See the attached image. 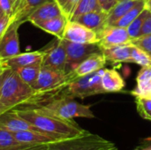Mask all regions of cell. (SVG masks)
<instances>
[{"instance_id":"cell-3","label":"cell","mask_w":151,"mask_h":150,"mask_svg":"<svg viewBox=\"0 0 151 150\" xmlns=\"http://www.w3.org/2000/svg\"><path fill=\"white\" fill-rule=\"evenodd\" d=\"M35 94V91L11 69L0 95V115L26 105L34 97Z\"/></svg>"},{"instance_id":"cell-35","label":"cell","mask_w":151,"mask_h":150,"mask_svg":"<svg viewBox=\"0 0 151 150\" xmlns=\"http://www.w3.org/2000/svg\"><path fill=\"white\" fill-rule=\"evenodd\" d=\"M151 34V14L145 19L142 27L141 29L140 34L139 36H144V35H148ZM138 36V37H139Z\"/></svg>"},{"instance_id":"cell-30","label":"cell","mask_w":151,"mask_h":150,"mask_svg":"<svg viewBox=\"0 0 151 150\" xmlns=\"http://www.w3.org/2000/svg\"><path fill=\"white\" fill-rule=\"evenodd\" d=\"M17 144L19 143L16 141L14 134L4 129V127L0 126V148L10 147Z\"/></svg>"},{"instance_id":"cell-14","label":"cell","mask_w":151,"mask_h":150,"mask_svg":"<svg viewBox=\"0 0 151 150\" xmlns=\"http://www.w3.org/2000/svg\"><path fill=\"white\" fill-rule=\"evenodd\" d=\"M19 143H26L31 145H49L50 143L61 141L56 136L44 133L41 130H28L13 133Z\"/></svg>"},{"instance_id":"cell-7","label":"cell","mask_w":151,"mask_h":150,"mask_svg":"<svg viewBox=\"0 0 151 150\" xmlns=\"http://www.w3.org/2000/svg\"><path fill=\"white\" fill-rule=\"evenodd\" d=\"M71 81L67 73L54 68L42 66L33 89L35 92H48Z\"/></svg>"},{"instance_id":"cell-15","label":"cell","mask_w":151,"mask_h":150,"mask_svg":"<svg viewBox=\"0 0 151 150\" xmlns=\"http://www.w3.org/2000/svg\"><path fill=\"white\" fill-rule=\"evenodd\" d=\"M0 126L12 133L28 130H39L19 116L14 110L6 111L0 115Z\"/></svg>"},{"instance_id":"cell-6","label":"cell","mask_w":151,"mask_h":150,"mask_svg":"<svg viewBox=\"0 0 151 150\" xmlns=\"http://www.w3.org/2000/svg\"><path fill=\"white\" fill-rule=\"evenodd\" d=\"M59 40L65 47L67 55L65 73L70 72L90 55L102 51L98 43H76L65 39Z\"/></svg>"},{"instance_id":"cell-44","label":"cell","mask_w":151,"mask_h":150,"mask_svg":"<svg viewBox=\"0 0 151 150\" xmlns=\"http://www.w3.org/2000/svg\"><path fill=\"white\" fill-rule=\"evenodd\" d=\"M4 14V11H2V9H1V7H0V16H2Z\"/></svg>"},{"instance_id":"cell-36","label":"cell","mask_w":151,"mask_h":150,"mask_svg":"<svg viewBox=\"0 0 151 150\" xmlns=\"http://www.w3.org/2000/svg\"><path fill=\"white\" fill-rule=\"evenodd\" d=\"M10 71H11V69H9V68L0 66V95H1V92H2V88H3L4 80H5L6 77L8 76Z\"/></svg>"},{"instance_id":"cell-34","label":"cell","mask_w":151,"mask_h":150,"mask_svg":"<svg viewBox=\"0 0 151 150\" xmlns=\"http://www.w3.org/2000/svg\"><path fill=\"white\" fill-rule=\"evenodd\" d=\"M97 2L100 4L103 11L109 12L112 9V7L117 4L118 1L117 0H97Z\"/></svg>"},{"instance_id":"cell-2","label":"cell","mask_w":151,"mask_h":150,"mask_svg":"<svg viewBox=\"0 0 151 150\" xmlns=\"http://www.w3.org/2000/svg\"><path fill=\"white\" fill-rule=\"evenodd\" d=\"M14 111L37 129L59 139L75 137L88 133V131L81 128L73 119H64L34 107L21 106L14 109Z\"/></svg>"},{"instance_id":"cell-5","label":"cell","mask_w":151,"mask_h":150,"mask_svg":"<svg viewBox=\"0 0 151 150\" xmlns=\"http://www.w3.org/2000/svg\"><path fill=\"white\" fill-rule=\"evenodd\" d=\"M116 146L113 142L91 133L63 139L48 145L47 150H108Z\"/></svg>"},{"instance_id":"cell-10","label":"cell","mask_w":151,"mask_h":150,"mask_svg":"<svg viewBox=\"0 0 151 150\" xmlns=\"http://www.w3.org/2000/svg\"><path fill=\"white\" fill-rule=\"evenodd\" d=\"M99 42L101 50L111 47L128 44L132 40L127 28L117 26H107L99 34Z\"/></svg>"},{"instance_id":"cell-13","label":"cell","mask_w":151,"mask_h":150,"mask_svg":"<svg viewBox=\"0 0 151 150\" xmlns=\"http://www.w3.org/2000/svg\"><path fill=\"white\" fill-rule=\"evenodd\" d=\"M45 55L44 49L35 51L19 53L14 57L0 59V66H4L9 69H15L30 65L42 64L43 57Z\"/></svg>"},{"instance_id":"cell-9","label":"cell","mask_w":151,"mask_h":150,"mask_svg":"<svg viewBox=\"0 0 151 150\" xmlns=\"http://www.w3.org/2000/svg\"><path fill=\"white\" fill-rule=\"evenodd\" d=\"M44 50L45 55L42 61V66L54 68L65 72L67 55L60 40L57 38V41L53 42L50 46L45 48Z\"/></svg>"},{"instance_id":"cell-33","label":"cell","mask_w":151,"mask_h":150,"mask_svg":"<svg viewBox=\"0 0 151 150\" xmlns=\"http://www.w3.org/2000/svg\"><path fill=\"white\" fill-rule=\"evenodd\" d=\"M0 7L4 13L12 16L13 11V3L12 0H0Z\"/></svg>"},{"instance_id":"cell-38","label":"cell","mask_w":151,"mask_h":150,"mask_svg":"<svg viewBox=\"0 0 151 150\" xmlns=\"http://www.w3.org/2000/svg\"><path fill=\"white\" fill-rule=\"evenodd\" d=\"M140 146H151V136L140 140Z\"/></svg>"},{"instance_id":"cell-31","label":"cell","mask_w":151,"mask_h":150,"mask_svg":"<svg viewBox=\"0 0 151 150\" xmlns=\"http://www.w3.org/2000/svg\"><path fill=\"white\" fill-rule=\"evenodd\" d=\"M129 43L142 49L151 56V34L132 39Z\"/></svg>"},{"instance_id":"cell-21","label":"cell","mask_w":151,"mask_h":150,"mask_svg":"<svg viewBox=\"0 0 151 150\" xmlns=\"http://www.w3.org/2000/svg\"><path fill=\"white\" fill-rule=\"evenodd\" d=\"M132 44H123L102 50L107 61L111 63H129Z\"/></svg>"},{"instance_id":"cell-17","label":"cell","mask_w":151,"mask_h":150,"mask_svg":"<svg viewBox=\"0 0 151 150\" xmlns=\"http://www.w3.org/2000/svg\"><path fill=\"white\" fill-rule=\"evenodd\" d=\"M63 12L58 5V4L56 2V0L49 1L44 4H42L41 6L36 8L27 19V21L32 23L33 25H36L37 23L50 19L52 18L58 17L59 15H62Z\"/></svg>"},{"instance_id":"cell-40","label":"cell","mask_w":151,"mask_h":150,"mask_svg":"<svg viewBox=\"0 0 151 150\" xmlns=\"http://www.w3.org/2000/svg\"><path fill=\"white\" fill-rule=\"evenodd\" d=\"M134 150H151V146H138Z\"/></svg>"},{"instance_id":"cell-4","label":"cell","mask_w":151,"mask_h":150,"mask_svg":"<svg viewBox=\"0 0 151 150\" xmlns=\"http://www.w3.org/2000/svg\"><path fill=\"white\" fill-rule=\"evenodd\" d=\"M104 70V69H101L93 73L77 78L71 82L58 88L56 92L73 99H84L91 95L105 94L101 84Z\"/></svg>"},{"instance_id":"cell-12","label":"cell","mask_w":151,"mask_h":150,"mask_svg":"<svg viewBox=\"0 0 151 150\" xmlns=\"http://www.w3.org/2000/svg\"><path fill=\"white\" fill-rule=\"evenodd\" d=\"M106 62L107 60L102 51L94 53L81 61L73 70L68 72V75L71 80H73L77 78L93 73L103 69Z\"/></svg>"},{"instance_id":"cell-45","label":"cell","mask_w":151,"mask_h":150,"mask_svg":"<svg viewBox=\"0 0 151 150\" xmlns=\"http://www.w3.org/2000/svg\"><path fill=\"white\" fill-rule=\"evenodd\" d=\"M12 3H13V4H14V2H15V1H16V0H12Z\"/></svg>"},{"instance_id":"cell-22","label":"cell","mask_w":151,"mask_h":150,"mask_svg":"<svg viewBox=\"0 0 151 150\" xmlns=\"http://www.w3.org/2000/svg\"><path fill=\"white\" fill-rule=\"evenodd\" d=\"M141 0H120L108 12V26L114 25L120 18L134 7Z\"/></svg>"},{"instance_id":"cell-1","label":"cell","mask_w":151,"mask_h":150,"mask_svg":"<svg viewBox=\"0 0 151 150\" xmlns=\"http://www.w3.org/2000/svg\"><path fill=\"white\" fill-rule=\"evenodd\" d=\"M23 106L34 107L64 119H73L74 118H95L89 105L81 104L73 98L62 95L56 91L35 92L34 97L29 103Z\"/></svg>"},{"instance_id":"cell-43","label":"cell","mask_w":151,"mask_h":150,"mask_svg":"<svg viewBox=\"0 0 151 150\" xmlns=\"http://www.w3.org/2000/svg\"><path fill=\"white\" fill-rule=\"evenodd\" d=\"M108 150H119V149H118V148H117L116 146H114L113 148H111V149H108Z\"/></svg>"},{"instance_id":"cell-16","label":"cell","mask_w":151,"mask_h":150,"mask_svg":"<svg viewBox=\"0 0 151 150\" xmlns=\"http://www.w3.org/2000/svg\"><path fill=\"white\" fill-rule=\"evenodd\" d=\"M53 0H16L13 4L12 22L22 24L27 21V17L42 4Z\"/></svg>"},{"instance_id":"cell-41","label":"cell","mask_w":151,"mask_h":150,"mask_svg":"<svg viewBox=\"0 0 151 150\" xmlns=\"http://www.w3.org/2000/svg\"><path fill=\"white\" fill-rule=\"evenodd\" d=\"M146 6L151 12V0H146Z\"/></svg>"},{"instance_id":"cell-20","label":"cell","mask_w":151,"mask_h":150,"mask_svg":"<svg viewBox=\"0 0 151 150\" xmlns=\"http://www.w3.org/2000/svg\"><path fill=\"white\" fill-rule=\"evenodd\" d=\"M67 22H68L67 18L64 14H62L58 17L52 18L50 19L37 23L35 27L56 36L58 39H63L64 32Z\"/></svg>"},{"instance_id":"cell-19","label":"cell","mask_w":151,"mask_h":150,"mask_svg":"<svg viewBox=\"0 0 151 150\" xmlns=\"http://www.w3.org/2000/svg\"><path fill=\"white\" fill-rule=\"evenodd\" d=\"M101 84L105 93L120 92L126 86L123 77L114 69H104Z\"/></svg>"},{"instance_id":"cell-28","label":"cell","mask_w":151,"mask_h":150,"mask_svg":"<svg viewBox=\"0 0 151 150\" xmlns=\"http://www.w3.org/2000/svg\"><path fill=\"white\" fill-rule=\"evenodd\" d=\"M135 103L138 113L145 119L146 117L151 113V98L135 96Z\"/></svg>"},{"instance_id":"cell-18","label":"cell","mask_w":151,"mask_h":150,"mask_svg":"<svg viewBox=\"0 0 151 150\" xmlns=\"http://www.w3.org/2000/svg\"><path fill=\"white\" fill-rule=\"evenodd\" d=\"M77 21L99 34L108 26V12L104 11H95L85 13L73 19Z\"/></svg>"},{"instance_id":"cell-37","label":"cell","mask_w":151,"mask_h":150,"mask_svg":"<svg viewBox=\"0 0 151 150\" xmlns=\"http://www.w3.org/2000/svg\"><path fill=\"white\" fill-rule=\"evenodd\" d=\"M33 146L36 145H31V144H26V143H19L17 145L10 146V147H4V148H0V150H24L28 148H31Z\"/></svg>"},{"instance_id":"cell-26","label":"cell","mask_w":151,"mask_h":150,"mask_svg":"<svg viewBox=\"0 0 151 150\" xmlns=\"http://www.w3.org/2000/svg\"><path fill=\"white\" fill-rule=\"evenodd\" d=\"M95 11H103L97 0H80L76 8L74 9L71 20L76 19L81 15Z\"/></svg>"},{"instance_id":"cell-24","label":"cell","mask_w":151,"mask_h":150,"mask_svg":"<svg viewBox=\"0 0 151 150\" xmlns=\"http://www.w3.org/2000/svg\"><path fill=\"white\" fill-rule=\"evenodd\" d=\"M145 7H146V0H141L134 7H133L128 12H127L122 18H120L112 26H117V27L127 28L133 22V20L144 10Z\"/></svg>"},{"instance_id":"cell-8","label":"cell","mask_w":151,"mask_h":150,"mask_svg":"<svg viewBox=\"0 0 151 150\" xmlns=\"http://www.w3.org/2000/svg\"><path fill=\"white\" fill-rule=\"evenodd\" d=\"M63 39L76 43L99 42V36L96 32L74 20H68L64 32Z\"/></svg>"},{"instance_id":"cell-46","label":"cell","mask_w":151,"mask_h":150,"mask_svg":"<svg viewBox=\"0 0 151 150\" xmlns=\"http://www.w3.org/2000/svg\"><path fill=\"white\" fill-rule=\"evenodd\" d=\"M117 1H120V0H117Z\"/></svg>"},{"instance_id":"cell-42","label":"cell","mask_w":151,"mask_h":150,"mask_svg":"<svg viewBox=\"0 0 151 150\" xmlns=\"http://www.w3.org/2000/svg\"><path fill=\"white\" fill-rule=\"evenodd\" d=\"M145 119H147V120H150L151 121V113H150L147 117H146V118Z\"/></svg>"},{"instance_id":"cell-32","label":"cell","mask_w":151,"mask_h":150,"mask_svg":"<svg viewBox=\"0 0 151 150\" xmlns=\"http://www.w3.org/2000/svg\"><path fill=\"white\" fill-rule=\"evenodd\" d=\"M11 22H12L11 15L4 13L2 16H0V40L3 37L6 29L8 28V27L10 26Z\"/></svg>"},{"instance_id":"cell-23","label":"cell","mask_w":151,"mask_h":150,"mask_svg":"<svg viewBox=\"0 0 151 150\" xmlns=\"http://www.w3.org/2000/svg\"><path fill=\"white\" fill-rule=\"evenodd\" d=\"M41 67H42V64H35V65H30L27 66L15 68L12 70L19 75V77L25 83H27L33 88V87L35 86L37 80Z\"/></svg>"},{"instance_id":"cell-25","label":"cell","mask_w":151,"mask_h":150,"mask_svg":"<svg viewBox=\"0 0 151 150\" xmlns=\"http://www.w3.org/2000/svg\"><path fill=\"white\" fill-rule=\"evenodd\" d=\"M151 14L150 11L147 8V6L144 8V10L133 20V22L127 27V30L131 37V39L137 38L140 34L141 29L142 27V25L145 21V19Z\"/></svg>"},{"instance_id":"cell-29","label":"cell","mask_w":151,"mask_h":150,"mask_svg":"<svg viewBox=\"0 0 151 150\" xmlns=\"http://www.w3.org/2000/svg\"><path fill=\"white\" fill-rule=\"evenodd\" d=\"M80 0H56L63 14L67 18L68 20H71L72 15L76 8Z\"/></svg>"},{"instance_id":"cell-27","label":"cell","mask_w":151,"mask_h":150,"mask_svg":"<svg viewBox=\"0 0 151 150\" xmlns=\"http://www.w3.org/2000/svg\"><path fill=\"white\" fill-rule=\"evenodd\" d=\"M129 63H134L142 67L151 65V56L142 49L132 44Z\"/></svg>"},{"instance_id":"cell-11","label":"cell","mask_w":151,"mask_h":150,"mask_svg":"<svg viewBox=\"0 0 151 150\" xmlns=\"http://www.w3.org/2000/svg\"><path fill=\"white\" fill-rule=\"evenodd\" d=\"M20 24L11 22L0 40V59L14 57L19 54V39L18 29Z\"/></svg>"},{"instance_id":"cell-39","label":"cell","mask_w":151,"mask_h":150,"mask_svg":"<svg viewBox=\"0 0 151 150\" xmlns=\"http://www.w3.org/2000/svg\"><path fill=\"white\" fill-rule=\"evenodd\" d=\"M48 145H36V146H33L31 148L26 149L24 150H47Z\"/></svg>"}]
</instances>
